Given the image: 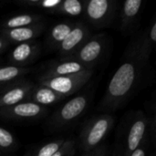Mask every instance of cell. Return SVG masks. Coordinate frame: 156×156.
I'll return each mask as SVG.
<instances>
[{"label":"cell","mask_w":156,"mask_h":156,"mask_svg":"<svg viewBox=\"0 0 156 156\" xmlns=\"http://www.w3.org/2000/svg\"><path fill=\"white\" fill-rule=\"evenodd\" d=\"M41 53V43L37 40L17 44L9 53L8 60L11 66L26 68L32 63Z\"/></svg>","instance_id":"obj_12"},{"label":"cell","mask_w":156,"mask_h":156,"mask_svg":"<svg viewBox=\"0 0 156 156\" xmlns=\"http://www.w3.org/2000/svg\"><path fill=\"white\" fill-rule=\"evenodd\" d=\"M65 99L64 96L57 93L51 89L43 86L41 84H35L34 89L31 91L29 100L38 105L43 107H48L53 104H56Z\"/></svg>","instance_id":"obj_17"},{"label":"cell","mask_w":156,"mask_h":156,"mask_svg":"<svg viewBox=\"0 0 156 156\" xmlns=\"http://www.w3.org/2000/svg\"><path fill=\"white\" fill-rule=\"evenodd\" d=\"M16 3L25 7H35L41 9L48 14L56 15L61 0H18Z\"/></svg>","instance_id":"obj_21"},{"label":"cell","mask_w":156,"mask_h":156,"mask_svg":"<svg viewBox=\"0 0 156 156\" xmlns=\"http://www.w3.org/2000/svg\"><path fill=\"white\" fill-rule=\"evenodd\" d=\"M115 119L111 113H102L89 119L79 136V145L84 153L90 152L101 144L114 125Z\"/></svg>","instance_id":"obj_3"},{"label":"cell","mask_w":156,"mask_h":156,"mask_svg":"<svg viewBox=\"0 0 156 156\" xmlns=\"http://www.w3.org/2000/svg\"><path fill=\"white\" fill-rule=\"evenodd\" d=\"M93 73L94 69H90L71 75L38 80L37 83L51 89L66 98L73 95L75 92L83 88V86L90 80Z\"/></svg>","instance_id":"obj_7"},{"label":"cell","mask_w":156,"mask_h":156,"mask_svg":"<svg viewBox=\"0 0 156 156\" xmlns=\"http://www.w3.org/2000/svg\"><path fill=\"white\" fill-rule=\"evenodd\" d=\"M91 94L89 92L79 94L61 107L49 118L48 125L50 130L62 131L71 127L87 111L90 103Z\"/></svg>","instance_id":"obj_4"},{"label":"cell","mask_w":156,"mask_h":156,"mask_svg":"<svg viewBox=\"0 0 156 156\" xmlns=\"http://www.w3.org/2000/svg\"><path fill=\"white\" fill-rule=\"evenodd\" d=\"M117 12L116 0H89L86 1L83 16L92 27L102 29L113 23Z\"/></svg>","instance_id":"obj_5"},{"label":"cell","mask_w":156,"mask_h":156,"mask_svg":"<svg viewBox=\"0 0 156 156\" xmlns=\"http://www.w3.org/2000/svg\"><path fill=\"white\" fill-rule=\"evenodd\" d=\"M44 22V16L35 13H22L7 17L0 23V30L14 29Z\"/></svg>","instance_id":"obj_18"},{"label":"cell","mask_w":156,"mask_h":156,"mask_svg":"<svg viewBox=\"0 0 156 156\" xmlns=\"http://www.w3.org/2000/svg\"><path fill=\"white\" fill-rule=\"evenodd\" d=\"M90 36L91 31L87 24L83 22H76L72 30L57 49L60 58H69L77 52Z\"/></svg>","instance_id":"obj_10"},{"label":"cell","mask_w":156,"mask_h":156,"mask_svg":"<svg viewBox=\"0 0 156 156\" xmlns=\"http://www.w3.org/2000/svg\"><path fill=\"white\" fill-rule=\"evenodd\" d=\"M76 153L75 141L72 139L65 140L62 146L52 156H73Z\"/></svg>","instance_id":"obj_24"},{"label":"cell","mask_w":156,"mask_h":156,"mask_svg":"<svg viewBox=\"0 0 156 156\" xmlns=\"http://www.w3.org/2000/svg\"><path fill=\"white\" fill-rule=\"evenodd\" d=\"M86 70H90V69L81 63L70 59H59L58 61L53 62L48 65V67L38 78V80L71 75Z\"/></svg>","instance_id":"obj_15"},{"label":"cell","mask_w":156,"mask_h":156,"mask_svg":"<svg viewBox=\"0 0 156 156\" xmlns=\"http://www.w3.org/2000/svg\"><path fill=\"white\" fill-rule=\"evenodd\" d=\"M149 135L148 116L141 110L131 112L119 126L112 156H129Z\"/></svg>","instance_id":"obj_2"},{"label":"cell","mask_w":156,"mask_h":156,"mask_svg":"<svg viewBox=\"0 0 156 156\" xmlns=\"http://www.w3.org/2000/svg\"><path fill=\"white\" fill-rule=\"evenodd\" d=\"M65 139H58L54 140L48 143L44 144L40 147L37 148L27 156H52L56 152L58 151V149L62 146L64 144Z\"/></svg>","instance_id":"obj_22"},{"label":"cell","mask_w":156,"mask_h":156,"mask_svg":"<svg viewBox=\"0 0 156 156\" xmlns=\"http://www.w3.org/2000/svg\"><path fill=\"white\" fill-rule=\"evenodd\" d=\"M156 42V20L155 17L152 20L147 28L136 36V37L130 43V47L145 61L150 62V57L153 52Z\"/></svg>","instance_id":"obj_13"},{"label":"cell","mask_w":156,"mask_h":156,"mask_svg":"<svg viewBox=\"0 0 156 156\" xmlns=\"http://www.w3.org/2000/svg\"><path fill=\"white\" fill-rule=\"evenodd\" d=\"M144 2L143 0H126L118 7L120 13V30L124 34L133 33L141 18Z\"/></svg>","instance_id":"obj_11"},{"label":"cell","mask_w":156,"mask_h":156,"mask_svg":"<svg viewBox=\"0 0 156 156\" xmlns=\"http://www.w3.org/2000/svg\"><path fill=\"white\" fill-rule=\"evenodd\" d=\"M0 154H1V150H0Z\"/></svg>","instance_id":"obj_28"},{"label":"cell","mask_w":156,"mask_h":156,"mask_svg":"<svg viewBox=\"0 0 156 156\" xmlns=\"http://www.w3.org/2000/svg\"><path fill=\"white\" fill-rule=\"evenodd\" d=\"M34 86L27 80L18 79L0 89V109L28 101Z\"/></svg>","instance_id":"obj_8"},{"label":"cell","mask_w":156,"mask_h":156,"mask_svg":"<svg viewBox=\"0 0 156 156\" xmlns=\"http://www.w3.org/2000/svg\"><path fill=\"white\" fill-rule=\"evenodd\" d=\"M150 137H147L129 156H150Z\"/></svg>","instance_id":"obj_25"},{"label":"cell","mask_w":156,"mask_h":156,"mask_svg":"<svg viewBox=\"0 0 156 156\" xmlns=\"http://www.w3.org/2000/svg\"><path fill=\"white\" fill-rule=\"evenodd\" d=\"M16 140L15 136L6 129L0 127V150L11 151L16 148Z\"/></svg>","instance_id":"obj_23"},{"label":"cell","mask_w":156,"mask_h":156,"mask_svg":"<svg viewBox=\"0 0 156 156\" xmlns=\"http://www.w3.org/2000/svg\"><path fill=\"white\" fill-rule=\"evenodd\" d=\"M47 112L48 109L46 107L31 101H26L11 107L0 109V117L6 120L25 121L41 118Z\"/></svg>","instance_id":"obj_9"},{"label":"cell","mask_w":156,"mask_h":156,"mask_svg":"<svg viewBox=\"0 0 156 156\" xmlns=\"http://www.w3.org/2000/svg\"><path fill=\"white\" fill-rule=\"evenodd\" d=\"M44 29L45 23L42 22L36 25H31L14 29L0 30V35L3 37H5L10 44L17 45L20 43L36 40V38L41 35Z\"/></svg>","instance_id":"obj_14"},{"label":"cell","mask_w":156,"mask_h":156,"mask_svg":"<svg viewBox=\"0 0 156 156\" xmlns=\"http://www.w3.org/2000/svg\"><path fill=\"white\" fill-rule=\"evenodd\" d=\"M107 36L104 33L91 35L81 48L69 58L60 59H70L77 61L94 69V68L103 59L107 51Z\"/></svg>","instance_id":"obj_6"},{"label":"cell","mask_w":156,"mask_h":156,"mask_svg":"<svg viewBox=\"0 0 156 156\" xmlns=\"http://www.w3.org/2000/svg\"><path fill=\"white\" fill-rule=\"evenodd\" d=\"M81 156H109V148L105 144H102L97 148L84 153Z\"/></svg>","instance_id":"obj_26"},{"label":"cell","mask_w":156,"mask_h":156,"mask_svg":"<svg viewBox=\"0 0 156 156\" xmlns=\"http://www.w3.org/2000/svg\"><path fill=\"white\" fill-rule=\"evenodd\" d=\"M76 22L62 21L54 25L48 32L46 37V45L49 49H58L66 37L72 30Z\"/></svg>","instance_id":"obj_16"},{"label":"cell","mask_w":156,"mask_h":156,"mask_svg":"<svg viewBox=\"0 0 156 156\" xmlns=\"http://www.w3.org/2000/svg\"><path fill=\"white\" fill-rule=\"evenodd\" d=\"M10 45V43L0 35V54L5 52V50L8 48V46Z\"/></svg>","instance_id":"obj_27"},{"label":"cell","mask_w":156,"mask_h":156,"mask_svg":"<svg viewBox=\"0 0 156 156\" xmlns=\"http://www.w3.org/2000/svg\"><path fill=\"white\" fill-rule=\"evenodd\" d=\"M30 71L31 68H19L11 65L0 67V89L18 79H21Z\"/></svg>","instance_id":"obj_19"},{"label":"cell","mask_w":156,"mask_h":156,"mask_svg":"<svg viewBox=\"0 0 156 156\" xmlns=\"http://www.w3.org/2000/svg\"><path fill=\"white\" fill-rule=\"evenodd\" d=\"M86 1L80 0H61L56 15L69 16H80L84 14Z\"/></svg>","instance_id":"obj_20"},{"label":"cell","mask_w":156,"mask_h":156,"mask_svg":"<svg viewBox=\"0 0 156 156\" xmlns=\"http://www.w3.org/2000/svg\"><path fill=\"white\" fill-rule=\"evenodd\" d=\"M149 68L150 62L143 59L129 46L125 57L107 86L98 111L111 113L128 103L142 87Z\"/></svg>","instance_id":"obj_1"}]
</instances>
